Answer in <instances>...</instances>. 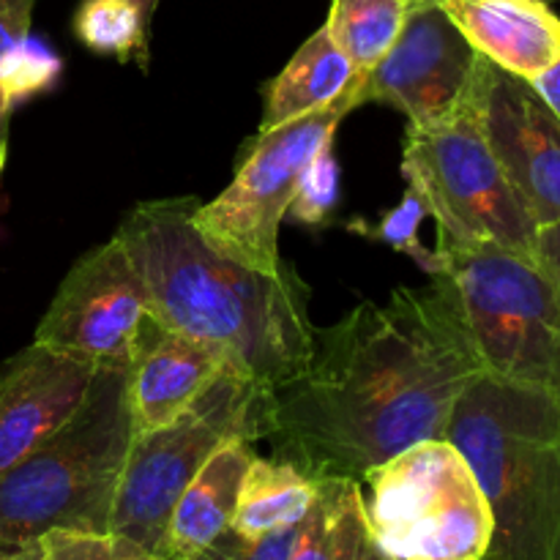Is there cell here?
Returning <instances> with one entry per match:
<instances>
[{
	"instance_id": "34",
	"label": "cell",
	"mask_w": 560,
	"mask_h": 560,
	"mask_svg": "<svg viewBox=\"0 0 560 560\" xmlns=\"http://www.w3.org/2000/svg\"><path fill=\"white\" fill-rule=\"evenodd\" d=\"M405 3L410 5V9H413V5H424V3H435V0H405Z\"/></svg>"
},
{
	"instance_id": "24",
	"label": "cell",
	"mask_w": 560,
	"mask_h": 560,
	"mask_svg": "<svg viewBox=\"0 0 560 560\" xmlns=\"http://www.w3.org/2000/svg\"><path fill=\"white\" fill-rule=\"evenodd\" d=\"M339 200V167L334 159L331 145L317 153L306 173L301 175L299 191L290 202L288 217L301 224H323L331 219Z\"/></svg>"
},
{
	"instance_id": "5",
	"label": "cell",
	"mask_w": 560,
	"mask_h": 560,
	"mask_svg": "<svg viewBox=\"0 0 560 560\" xmlns=\"http://www.w3.org/2000/svg\"><path fill=\"white\" fill-rule=\"evenodd\" d=\"M361 485L366 530L394 560H485L492 512L474 468L446 438L421 441Z\"/></svg>"
},
{
	"instance_id": "19",
	"label": "cell",
	"mask_w": 560,
	"mask_h": 560,
	"mask_svg": "<svg viewBox=\"0 0 560 560\" xmlns=\"http://www.w3.org/2000/svg\"><path fill=\"white\" fill-rule=\"evenodd\" d=\"M366 536L359 481L317 479V495L301 520L288 560H359Z\"/></svg>"
},
{
	"instance_id": "37",
	"label": "cell",
	"mask_w": 560,
	"mask_h": 560,
	"mask_svg": "<svg viewBox=\"0 0 560 560\" xmlns=\"http://www.w3.org/2000/svg\"><path fill=\"white\" fill-rule=\"evenodd\" d=\"M547 3H556V0H547Z\"/></svg>"
},
{
	"instance_id": "17",
	"label": "cell",
	"mask_w": 560,
	"mask_h": 560,
	"mask_svg": "<svg viewBox=\"0 0 560 560\" xmlns=\"http://www.w3.org/2000/svg\"><path fill=\"white\" fill-rule=\"evenodd\" d=\"M361 71L350 66L342 49L328 36L326 25L312 33L290 63L262 88L260 131L282 126L306 113L328 107L355 82Z\"/></svg>"
},
{
	"instance_id": "8",
	"label": "cell",
	"mask_w": 560,
	"mask_h": 560,
	"mask_svg": "<svg viewBox=\"0 0 560 560\" xmlns=\"http://www.w3.org/2000/svg\"><path fill=\"white\" fill-rule=\"evenodd\" d=\"M435 257L457 284L487 375L560 405V293L550 277L530 257L492 244Z\"/></svg>"
},
{
	"instance_id": "30",
	"label": "cell",
	"mask_w": 560,
	"mask_h": 560,
	"mask_svg": "<svg viewBox=\"0 0 560 560\" xmlns=\"http://www.w3.org/2000/svg\"><path fill=\"white\" fill-rule=\"evenodd\" d=\"M14 107L16 104L11 102L3 82H0V173H3L5 159H9V124H11V113H14Z\"/></svg>"
},
{
	"instance_id": "22",
	"label": "cell",
	"mask_w": 560,
	"mask_h": 560,
	"mask_svg": "<svg viewBox=\"0 0 560 560\" xmlns=\"http://www.w3.org/2000/svg\"><path fill=\"white\" fill-rule=\"evenodd\" d=\"M36 545L42 560H159L145 547L113 530H49Z\"/></svg>"
},
{
	"instance_id": "2",
	"label": "cell",
	"mask_w": 560,
	"mask_h": 560,
	"mask_svg": "<svg viewBox=\"0 0 560 560\" xmlns=\"http://www.w3.org/2000/svg\"><path fill=\"white\" fill-rule=\"evenodd\" d=\"M197 206L195 197L140 202L115 235L159 326L222 350L233 370L271 394L310 366V284L290 262L266 273L224 257L191 224Z\"/></svg>"
},
{
	"instance_id": "11",
	"label": "cell",
	"mask_w": 560,
	"mask_h": 560,
	"mask_svg": "<svg viewBox=\"0 0 560 560\" xmlns=\"http://www.w3.org/2000/svg\"><path fill=\"white\" fill-rule=\"evenodd\" d=\"M481 55L435 3L413 5L386 55L364 71L361 104H388L410 126L435 129L463 109L474 91Z\"/></svg>"
},
{
	"instance_id": "16",
	"label": "cell",
	"mask_w": 560,
	"mask_h": 560,
	"mask_svg": "<svg viewBox=\"0 0 560 560\" xmlns=\"http://www.w3.org/2000/svg\"><path fill=\"white\" fill-rule=\"evenodd\" d=\"M255 459L252 441H230L202 465L170 514L162 560H189L217 541L233 523L241 485Z\"/></svg>"
},
{
	"instance_id": "20",
	"label": "cell",
	"mask_w": 560,
	"mask_h": 560,
	"mask_svg": "<svg viewBox=\"0 0 560 560\" xmlns=\"http://www.w3.org/2000/svg\"><path fill=\"white\" fill-rule=\"evenodd\" d=\"M405 0H331L326 31L355 71H370L402 33Z\"/></svg>"
},
{
	"instance_id": "33",
	"label": "cell",
	"mask_w": 560,
	"mask_h": 560,
	"mask_svg": "<svg viewBox=\"0 0 560 560\" xmlns=\"http://www.w3.org/2000/svg\"><path fill=\"white\" fill-rule=\"evenodd\" d=\"M16 560H42V550H38V545H31L16 552Z\"/></svg>"
},
{
	"instance_id": "23",
	"label": "cell",
	"mask_w": 560,
	"mask_h": 560,
	"mask_svg": "<svg viewBox=\"0 0 560 560\" xmlns=\"http://www.w3.org/2000/svg\"><path fill=\"white\" fill-rule=\"evenodd\" d=\"M424 217H430V213H427V206L421 202V197L416 195V189H410L408 186L402 202H399L394 211H388L381 222L353 224V230H361V233L370 235V238L386 241V244L394 246L397 252H405V255L413 257L427 273H435L438 271L435 252H427L419 241V224Z\"/></svg>"
},
{
	"instance_id": "12",
	"label": "cell",
	"mask_w": 560,
	"mask_h": 560,
	"mask_svg": "<svg viewBox=\"0 0 560 560\" xmlns=\"http://www.w3.org/2000/svg\"><path fill=\"white\" fill-rule=\"evenodd\" d=\"M474 104L503 173L539 228L560 219V118L523 77L479 60Z\"/></svg>"
},
{
	"instance_id": "36",
	"label": "cell",
	"mask_w": 560,
	"mask_h": 560,
	"mask_svg": "<svg viewBox=\"0 0 560 560\" xmlns=\"http://www.w3.org/2000/svg\"><path fill=\"white\" fill-rule=\"evenodd\" d=\"M9 560H16V552H14V556H11V558H9Z\"/></svg>"
},
{
	"instance_id": "7",
	"label": "cell",
	"mask_w": 560,
	"mask_h": 560,
	"mask_svg": "<svg viewBox=\"0 0 560 560\" xmlns=\"http://www.w3.org/2000/svg\"><path fill=\"white\" fill-rule=\"evenodd\" d=\"M402 173L438 222L435 252L492 244L534 260L539 224L481 131L474 91L446 124L408 126Z\"/></svg>"
},
{
	"instance_id": "27",
	"label": "cell",
	"mask_w": 560,
	"mask_h": 560,
	"mask_svg": "<svg viewBox=\"0 0 560 560\" xmlns=\"http://www.w3.org/2000/svg\"><path fill=\"white\" fill-rule=\"evenodd\" d=\"M36 3L38 0H0V82H3L11 60L31 42V22Z\"/></svg>"
},
{
	"instance_id": "9",
	"label": "cell",
	"mask_w": 560,
	"mask_h": 560,
	"mask_svg": "<svg viewBox=\"0 0 560 560\" xmlns=\"http://www.w3.org/2000/svg\"><path fill=\"white\" fill-rule=\"evenodd\" d=\"M361 77L328 107L257 131L241 156L233 184L191 213V224L213 249L266 273L288 266L279 255V224L288 217L312 159L334 145L337 126L359 107Z\"/></svg>"
},
{
	"instance_id": "25",
	"label": "cell",
	"mask_w": 560,
	"mask_h": 560,
	"mask_svg": "<svg viewBox=\"0 0 560 560\" xmlns=\"http://www.w3.org/2000/svg\"><path fill=\"white\" fill-rule=\"evenodd\" d=\"M60 69V58L55 52H49L44 44L27 42L22 47V52L11 60L9 71L3 77V85L9 91L11 102L20 104L22 98H31L36 93L47 91L55 80H58Z\"/></svg>"
},
{
	"instance_id": "21",
	"label": "cell",
	"mask_w": 560,
	"mask_h": 560,
	"mask_svg": "<svg viewBox=\"0 0 560 560\" xmlns=\"http://www.w3.org/2000/svg\"><path fill=\"white\" fill-rule=\"evenodd\" d=\"M148 27L151 22L135 0H82L74 14V33L96 55L148 69Z\"/></svg>"
},
{
	"instance_id": "3",
	"label": "cell",
	"mask_w": 560,
	"mask_h": 560,
	"mask_svg": "<svg viewBox=\"0 0 560 560\" xmlns=\"http://www.w3.org/2000/svg\"><path fill=\"white\" fill-rule=\"evenodd\" d=\"M492 512L485 560H560V405L481 375L446 427Z\"/></svg>"
},
{
	"instance_id": "4",
	"label": "cell",
	"mask_w": 560,
	"mask_h": 560,
	"mask_svg": "<svg viewBox=\"0 0 560 560\" xmlns=\"http://www.w3.org/2000/svg\"><path fill=\"white\" fill-rule=\"evenodd\" d=\"M135 435L129 370H98L71 419L0 474V550L14 556L49 530H109Z\"/></svg>"
},
{
	"instance_id": "14",
	"label": "cell",
	"mask_w": 560,
	"mask_h": 560,
	"mask_svg": "<svg viewBox=\"0 0 560 560\" xmlns=\"http://www.w3.org/2000/svg\"><path fill=\"white\" fill-rule=\"evenodd\" d=\"M470 47L534 82L560 60V16L547 0H438Z\"/></svg>"
},
{
	"instance_id": "10",
	"label": "cell",
	"mask_w": 560,
	"mask_h": 560,
	"mask_svg": "<svg viewBox=\"0 0 560 560\" xmlns=\"http://www.w3.org/2000/svg\"><path fill=\"white\" fill-rule=\"evenodd\" d=\"M159 328L145 284L126 246L113 235L66 273L33 342L96 370H131Z\"/></svg>"
},
{
	"instance_id": "15",
	"label": "cell",
	"mask_w": 560,
	"mask_h": 560,
	"mask_svg": "<svg viewBox=\"0 0 560 560\" xmlns=\"http://www.w3.org/2000/svg\"><path fill=\"white\" fill-rule=\"evenodd\" d=\"M224 370L233 366L222 350L159 328L129 370V405L137 435L178 419Z\"/></svg>"
},
{
	"instance_id": "26",
	"label": "cell",
	"mask_w": 560,
	"mask_h": 560,
	"mask_svg": "<svg viewBox=\"0 0 560 560\" xmlns=\"http://www.w3.org/2000/svg\"><path fill=\"white\" fill-rule=\"evenodd\" d=\"M299 525H290V528L262 536L257 541L244 539L233 528H228L217 541H211L206 550H200L189 560H288L295 534H299Z\"/></svg>"
},
{
	"instance_id": "18",
	"label": "cell",
	"mask_w": 560,
	"mask_h": 560,
	"mask_svg": "<svg viewBox=\"0 0 560 560\" xmlns=\"http://www.w3.org/2000/svg\"><path fill=\"white\" fill-rule=\"evenodd\" d=\"M317 495V479L288 459L257 457L249 463L241 485L230 528L257 541L277 530L299 525Z\"/></svg>"
},
{
	"instance_id": "31",
	"label": "cell",
	"mask_w": 560,
	"mask_h": 560,
	"mask_svg": "<svg viewBox=\"0 0 560 560\" xmlns=\"http://www.w3.org/2000/svg\"><path fill=\"white\" fill-rule=\"evenodd\" d=\"M359 560H394V558H392V556H386V552H383L381 547H377L375 541H372V536H366L364 547H361V556H359Z\"/></svg>"
},
{
	"instance_id": "35",
	"label": "cell",
	"mask_w": 560,
	"mask_h": 560,
	"mask_svg": "<svg viewBox=\"0 0 560 560\" xmlns=\"http://www.w3.org/2000/svg\"><path fill=\"white\" fill-rule=\"evenodd\" d=\"M11 556H9V552H3V550H0V560H9Z\"/></svg>"
},
{
	"instance_id": "1",
	"label": "cell",
	"mask_w": 560,
	"mask_h": 560,
	"mask_svg": "<svg viewBox=\"0 0 560 560\" xmlns=\"http://www.w3.org/2000/svg\"><path fill=\"white\" fill-rule=\"evenodd\" d=\"M485 375L448 273L364 301L317 331L310 366L266 397L279 459L315 479L364 481L405 448L441 441L459 397Z\"/></svg>"
},
{
	"instance_id": "6",
	"label": "cell",
	"mask_w": 560,
	"mask_h": 560,
	"mask_svg": "<svg viewBox=\"0 0 560 560\" xmlns=\"http://www.w3.org/2000/svg\"><path fill=\"white\" fill-rule=\"evenodd\" d=\"M266 397L249 377L224 370L178 419L135 435L115 492L109 530L162 560L170 514L202 465L224 443L266 438Z\"/></svg>"
},
{
	"instance_id": "28",
	"label": "cell",
	"mask_w": 560,
	"mask_h": 560,
	"mask_svg": "<svg viewBox=\"0 0 560 560\" xmlns=\"http://www.w3.org/2000/svg\"><path fill=\"white\" fill-rule=\"evenodd\" d=\"M534 262L547 273V277H550V282L556 284L560 293V219L558 222H550L545 224V228H539V235H536Z\"/></svg>"
},
{
	"instance_id": "13",
	"label": "cell",
	"mask_w": 560,
	"mask_h": 560,
	"mask_svg": "<svg viewBox=\"0 0 560 560\" xmlns=\"http://www.w3.org/2000/svg\"><path fill=\"white\" fill-rule=\"evenodd\" d=\"M96 366L69 353L27 345L0 370V474L71 419Z\"/></svg>"
},
{
	"instance_id": "29",
	"label": "cell",
	"mask_w": 560,
	"mask_h": 560,
	"mask_svg": "<svg viewBox=\"0 0 560 560\" xmlns=\"http://www.w3.org/2000/svg\"><path fill=\"white\" fill-rule=\"evenodd\" d=\"M530 85H534L536 91H539V96L545 98L547 104H550L552 113H556L558 118H560V60H558L556 66H552V69H547L545 74L536 77V80L530 82Z\"/></svg>"
},
{
	"instance_id": "32",
	"label": "cell",
	"mask_w": 560,
	"mask_h": 560,
	"mask_svg": "<svg viewBox=\"0 0 560 560\" xmlns=\"http://www.w3.org/2000/svg\"><path fill=\"white\" fill-rule=\"evenodd\" d=\"M135 3L140 5V11H142V14H145V20L151 22V20H153V14H156L159 0H135Z\"/></svg>"
}]
</instances>
